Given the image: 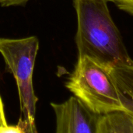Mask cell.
<instances>
[{
    "label": "cell",
    "instance_id": "1",
    "mask_svg": "<svg viewBox=\"0 0 133 133\" xmlns=\"http://www.w3.org/2000/svg\"><path fill=\"white\" fill-rule=\"evenodd\" d=\"M108 0H74L77 15L76 42L79 57H89L106 66L132 61L115 24Z\"/></svg>",
    "mask_w": 133,
    "mask_h": 133
},
{
    "label": "cell",
    "instance_id": "2",
    "mask_svg": "<svg viewBox=\"0 0 133 133\" xmlns=\"http://www.w3.org/2000/svg\"><path fill=\"white\" fill-rule=\"evenodd\" d=\"M111 67L89 57H78L66 87L92 112L104 115L125 112L124 97L113 79Z\"/></svg>",
    "mask_w": 133,
    "mask_h": 133
},
{
    "label": "cell",
    "instance_id": "3",
    "mask_svg": "<svg viewBox=\"0 0 133 133\" xmlns=\"http://www.w3.org/2000/svg\"><path fill=\"white\" fill-rule=\"evenodd\" d=\"M38 48L39 41L34 36L17 39L0 37V53L18 88L22 113L18 125L25 133H37L35 114L38 99L34 90L33 72Z\"/></svg>",
    "mask_w": 133,
    "mask_h": 133
},
{
    "label": "cell",
    "instance_id": "4",
    "mask_svg": "<svg viewBox=\"0 0 133 133\" xmlns=\"http://www.w3.org/2000/svg\"><path fill=\"white\" fill-rule=\"evenodd\" d=\"M55 115V133H97L100 115L92 112L76 97L51 103Z\"/></svg>",
    "mask_w": 133,
    "mask_h": 133
},
{
    "label": "cell",
    "instance_id": "5",
    "mask_svg": "<svg viewBox=\"0 0 133 133\" xmlns=\"http://www.w3.org/2000/svg\"><path fill=\"white\" fill-rule=\"evenodd\" d=\"M111 76L123 95L127 113L133 117V61L111 67Z\"/></svg>",
    "mask_w": 133,
    "mask_h": 133
},
{
    "label": "cell",
    "instance_id": "6",
    "mask_svg": "<svg viewBox=\"0 0 133 133\" xmlns=\"http://www.w3.org/2000/svg\"><path fill=\"white\" fill-rule=\"evenodd\" d=\"M97 133H133V117L125 112L100 115Z\"/></svg>",
    "mask_w": 133,
    "mask_h": 133
},
{
    "label": "cell",
    "instance_id": "7",
    "mask_svg": "<svg viewBox=\"0 0 133 133\" xmlns=\"http://www.w3.org/2000/svg\"><path fill=\"white\" fill-rule=\"evenodd\" d=\"M114 2L119 9L133 15V0H108Z\"/></svg>",
    "mask_w": 133,
    "mask_h": 133
},
{
    "label": "cell",
    "instance_id": "8",
    "mask_svg": "<svg viewBox=\"0 0 133 133\" xmlns=\"http://www.w3.org/2000/svg\"><path fill=\"white\" fill-rule=\"evenodd\" d=\"M0 133H25L22 127L17 125H9L8 124L0 126Z\"/></svg>",
    "mask_w": 133,
    "mask_h": 133
},
{
    "label": "cell",
    "instance_id": "9",
    "mask_svg": "<svg viewBox=\"0 0 133 133\" xmlns=\"http://www.w3.org/2000/svg\"><path fill=\"white\" fill-rule=\"evenodd\" d=\"M29 0H0V5L2 6L19 5L26 3Z\"/></svg>",
    "mask_w": 133,
    "mask_h": 133
},
{
    "label": "cell",
    "instance_id": "10",
    "mask_svg": "<svg viewBox=\"0 0 133 133\" xmlns=\"http://www.w3.org/2000/svg\"><path fill=\"white\" fill-rule=\"evenodd\" d=\"M7 124L6 122V118L5 115V111H4V106L3 103L2 101V98L0 97V126Z\"/></svg>",
    "mask_w": 133,
    "mask_h": 133
}]
</instances>
